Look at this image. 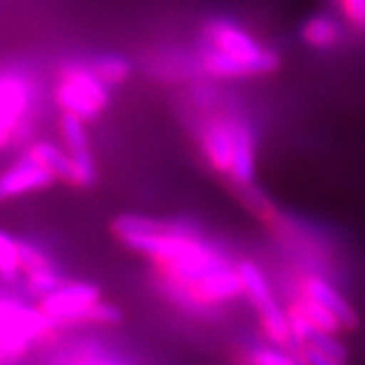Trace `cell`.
<instances>
[{
	"label": "cell",
	"instance_id": "cell-1",
	"mask_svg": "<svg viewBox=\"0 0 365 365\" xmlns=\"http://www.w3.org/2000/svg\"><path fill=\"white\" fill-rule=\"evenodd\" d=\"M118 240L157 266L170 294L185 299L203 276L227 266L223 256L185 223L160 222L144 215H118L112 223Z\"/></svg>",
	"mask_w": 365,
	"mask_h": 365
},
{
	"label": "cell",
	"instance_id": "cell-2",
	"mask_svg": "<svg viewBox=\"0 0 365 365\" xmlns=\"http://www.w3.org/2000/svg\"><path fill=\"white\" fill-rule=\"evenodd\" d=\"M199 69L215 79L268 76L280 67L278 53L262 45L250 31L230 19H211L201 31Z\"/></svg>",
	"mask_w": 365,
	"mask_h": 365
},
{
	"label": "cell",
	"instance_id": "cell-3",
	"mask_svg": "<svg viewBox=\"0 0 365 365\" xmlns=\"http://www.w3.org/2000/svg\"><path fill=\"white\" fill-rule=\"evenodd\" d=\"M55 102L63 114H73L90 122L100 116L110 102L108 83L96 76L90 63H67L55 86Z\"/></svg>",
	"mask_w": 365,
	"mask_h": 365
},
{
	"label": "cell",
	"instance_id": "cell-4",
	"mask_svg": "<svg viewBox=\"0 0 365 365\" xmlns=\"http://www.w3.org/2000/svg\"><path fill=\"white\" fill-rule=\"evenodd\" d=\"M235 268H237L240 278H242V284H244V294L252 300V304H254V309L258 313L264 333L276 345H280L284 349L294 347V351H297L287 311L278 304V300L274 297L272 288L268 284V280H266L260 266L254 264V262L244 260L240 262Z\"/></svg>",
	"mask_w": 365,
	"mask_h": 365
},
{
	"label": "cell",
	"instance_id": "cell-5",
	"mask_svg": "<svg viewBox=\"0 0 365 365\" xmlns=\"http://www.w3.org/2000/svg\"><path fill=\"white\" fill-rule=\"evenodd\" d=\"M51 329L53 323L41 309L0 299V361L23 355L31 341L41 339Z\"/></svg>",
	"mask_w": 365,
	"mask_h": 365
},
{
	"label": "cell",
	"instance_id": "cell-6",
	"mask_svg": "<svg viewBox=\"0 0 365 365\" xmlns=\"http://www.w3.org/2000/svg\"><path fill=\"white\" fill-rule=\"evenodd\" d=\"M100 302V290L90 282H61L49 294L41 297L39 309L53 325L71 321H90L93 307Z\"/></svg>",
	"mask_w": 365,
	"mask_h": 365
},
{
	"label": "cell",
	"instance_id": "cell-7",
	"mask_svg": "<svg viewBox=\"0 0 365 365\" xmlns=\"http://www.w3.org/2000/svg\"><path fill=\"white\" fill-rule=\"evenodd\" d=\"M240 118L230 114H209L199 124V146L207 160V165L215 173L230 177L234 163L235 134H237Z\"/></svg>",
	"mask_w": 365,
	"mask_h": 365
},
{
	"label": "cell",
	"instance_id": "cell-8",
	"mask_svg": "<svg viewBox=\"0 0 365 365\" xmlns=\"http://www.w3.org/2000/svg\"><path fill=\"white\" fill-rule=\"evenodd\" d=\"M55 179L57 177L51 170L26 153L25 157L19 158L13 167L0 173V201L41 191V189L49 187Z\"/></svg>",
	"mask_w": 365,
	"mask_h": 365
},
{
	"label": "cell",
	"instance_id": "cell-9",
	"mask_svg": "<svg viewBox=\"0 0 365 365\" xmlns=\"http://www.w3.org/2000/svg\"><path fill=\"white\" fill-rule=\"evenodd\" d=\"M299 294L319 302L321 307H325L327 311H331L339 319L343 329L351 331V329L359 325V317L349 304V300H345V297L341 294L339 290L331 287L325 278H321L317 274H304L299 282Z\"/></svg>",
	"mask_w": 365,
	"mask_h": 365
},
{
	"label": "cell",
	"instance_id": "cell-10",
	"mask_svg": "<svg viewBox=\"0 0 365 365\" xmlns=\"http://www.w3.org/2000/svg\"><path fill=\"white\" fill-rule=\"evenodd\" d=\"M33 100V88L23 76L6 73L0 76V120L11 126H19Z\"/></svg>",
	"mask_w": 365,
	"mask_h": 365
},
{
	"label": "cell",
	"instance_id": "cell-11",
	"mask_svg": "<svg viewBox=\"0 0 365 365\" xmlns=\"http://www.w3.org/2000/svg\"><path fill=\"white\" fill-rule=\"evenodd\" d=\"M254 179H256V136L248 122L240 120L230 181L234 182V187H244V185H252Z\"/></svg>",
	"mask_w": 365,
	"mask_h": 365
},
{
	"label": "cell",
	"instance_id": "cell-12",
	"mask_svg": "<svg viewBox=\"0 0 365 365\" xmlns=\"http://www.w3.org/2000/svg\"><path fill=\"white\" fill-rule=\"evenodd\" d=\"M300 37L304 41V45H309L311 49L317 51H329L333 47H337L343 37V29L339 21L335 16L327 13H319L309 16L302 26H300Z\"/></svg>",
	"mask_w": 365,
	"mask_h": 365
},
{
	"label": "cell",
	"instance_id": "cell-13",
	"mask_svg": "<svg viewBox=\"0 0 365 365\" xmlns=\"http://www.w3.org/2000/svg\"><path fill=\"white\" fill-rule=\"evenodd\" d=\"M235 195H237V199L242 201V205L248 209L254 217H258L266 225L274 227L276 223L282 220V215L276 209V205L254 182L252 185H244V187H235Z\"/></svg>",
	"mask_w": 365,
	"mask_h": 365
},
{
	"label": "cell",
	"instance_id": "cell-14",
	"mask_svg": "<svg viewBox=\"0 0 365 365\" xmlns=\"http://www.w3.org/2000/svg\"><path fill=\"white\" fill-rule=\"evenodd\" d=\"M29 155L45 165L57 179L73 185V163L69 153H63L51 143H35L29 148Z\"/></svg>",
	"mask_w": 365,
	"mask_h": 365
},
{
	"label": "cell",
	"instance_id": "cell-15",
	"mask_svg": "<svg viewBox=\"0 0 365 365\" xmlns=\"http://www.w3.org/2000/svg\"><path fill=\"white\" fill-rule=\"evenodd\" d=\"M90 67L96 71L98 78L104 79L108 86H120L130 78L132 73L130 61L122 55H114V53L98 55L90 63Z\"/></svg>",
	"mask_w": 365,
	"mask_h": 365
},
{
	"label": "cell",
	"instance_id": "cell-16",
	"mask_svg": "<svg viewBox=\"0 0 365 365\" xmlns=\"http://www.w3.org/2000/svg\"><path fill=\"white\" fill-rule=\"evenodd\" d=\"M23 274L21 242L13 235L0 232V278L9 284L16 282Z\"/></svg>",
	"mask_w": 365,
	"mask_h": 365
},
{
	"label": "cell",
	"instance_id": "cell-17",
	"mask_svg": "<svg viewBox=\"0 0 365 365\" xmlns=\"http://www.w3.org/2000/svg\"><path fill=\"white\" fill-rule=\"evenodd\" d=\"M237 364L240 365H300L302 357L288 351H278V349H266V347H256V349H244L237 353Z\"/></svg>",
	"mask_w": 365,
	"mask_h": 365
},
{
	"label": "cell",
	"instance_id": "cell-18",
	"mask_svg": "<svg viewBox=\"0 0 365 365\" xmlns=\"http://www.w3.org/2000/svg\"><path fill=\"white\" fill-rule=\"evenodd\" d=\"M294 302L299 304L300 311L307 314V319L311 321V325H313L314 329L325 331V333H333V335H337L339 331H343V325L339 323V319L331 313V311H327L325 307H321L319 302L307 299V297H302V294H299V297L294 299Z\"/></svg>",
	"mask_w": 365,
	"mask_h": 365
},
{
	"label": "cell",
	"instance_id": "cell-19",
	"mask_svg": "<svg viewBox=\"0 0 365 365\" xmlns=\"http://www.w3.org/2000/svg\"><path fill=\"white\" fill-rule=\"evenodd\" d=\"M61 136L66 140L67 153H79L88 150V132H86V120L73 116V114H63L61 116Z\"/></svg>",
	"mask_w": 365,
	"mask_h": 365
},
{
	"label": "cell",
	"instance_id": "cell-20",
	"mask_svg": "<svg viewBox=\"0 0 365 365\" xmlns=\"http://www.w3.org/2000/svg\"><path fill=\"white\" fill-rule=\"evenodd\" d=\"M73 163V185L78 187H90L96 181V163L91 157V150H79L69 153Z\"/></svg>",
	"mask_w": 365,
	"mask_h": 365
},
{
	"label": "cell",
	"instance_id": "cell-21",
	"mask_svg": "<svg viewBox=\"0 0 365 365\" xmlns=\"http://www.w3.org/2000/svg\"><path fill=\"white\" fill-rule=\"evenodd\" d=\"M343 21L357 33H365V0H335Z\"/></svg>",
	"mask_w": 365,
	"mask_h": 365
},
{
	"label": "cell",
	"instance_id": "cell-22",
	"mask_svg": "<svg viewBox=\"0 0 365 365\" xmlns=\"http://www.w3.org/2000/svg\"><path fill=\"white\" fill-rule=\"evenodd\" d=\"M21 260H23V274L39 272V270H51L55 268L53 262L41 252L39 248H35L29 242H21Z\"/></svg>",
	"mask_w": 365,
	"mask_h": 365
},
{
	"label": "cell",
	"instance_id": "cell-23",
	"mask_svg": "<svg viewBox=\"0 0 365 365\" xmlns=\"http://www.w3.org/2000/svg\"><path fill=\"white\" fill-rule=\"evenodd\" d=\"M90 321L91 323H100V325H118L122 321V313L118 311L114 304L100 300L91 311Z\"/></svg>",
	"mask_w": 365,
	"mask_h": 365
},
{
	"label": "cell",
	"instance_id": "cell-24",
	"mask_svg": "<svg viewBox=\"0 0 365 365\" xmlns=\"http://www.w3.org/2000/svg\"><path fill=\"white\" fill-rule=\"evenodd\" d=\"M299 353L307 365H345L339 359H335V357H331L327 353L319 351V349H314L311 345H302Z\"/></svg>",
	"mask_w": 365,
	"mask_h": 365
},
{
	"label": "cell",
	"instance_id": "cell-25",
	"mask_svg": "<svg viewBox=\"0 0 365 365\" xmlns=\"http://www.w3.org/2000/svg\"><path fill=\"white\" fill-rule=\"evenodd\" d=\"M13 132H14L13 126H9L6 122H2V120H0V148L9 144V140H11V134H13Z\"/></svg>",
	"mask_w": 365,
	"mask_h": 365
},
{
	"label": "cell",
	"instance_id": "cell-26",
	"mask_svg": "<svg viewBox=\"0 0 365 365\" xmlns=\"http://www.w3.org/2000/svg\"><path fill=\"white\" fill-rule=\"evenodd\" d=\"M91 365H114V364H106V361H100V364H91Z\"/></svg>",
	"mask_w": 365,
	"mask_h": 365
}]
</instances>
